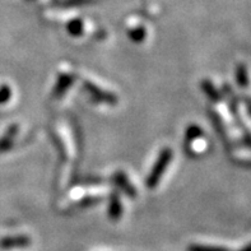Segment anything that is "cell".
I'll return each instance as SVG.
<instances>
[{
    "label": "cell",
    "mask_w": 251,
    "mask_h": 251,
    "mask_svg": "<svg viewBox=\"0 0 251 251\" xmlns=\"http://www.w3.org/2000/svg\"><path fill=\"white\" fill-rule=\"evenodd\" d=\"M29 245V239L25 236H9L0 240V248L1 249H14V248H25Z\"/></svg>",
    "instance_id": "cell-2"
},
{
    "label": "cell",
    "mask_w": 251,
    "mask_h": 251,
    "mask_svg": "<svg viewBox=\"0 0 251 251\" xmlns=\"http://www.w3.org/2000/svg\"><path fill=\"white\" fill-rule=\"evenodd\" d=\"M115 178H116V182L120 185L121 188L124 189V191H126L127 194L135 195V191H133V186H131V185L127 182L126 176L123 175V174H120V172H119V174H116V175H115Z\"/></svg>",
    "instance_id": "cell-6"
},
{
    "label": "cell",
    "mask_w": 251,
    "mask_h": 251,
    "mask_svg": "<svg viewBox=\"0 0 251 251\" xmlns=\"http://www.w3.org/2000/svg\"><path fill=\"white\" fill-rule=\"evenodd\" d=\"M189 251H228L225 248L220 246H204V245H193L189 248Z\"/></svg>",
    "instance_id": "cell-8"
},
{
    "label": "cell",
    "mask_w": 251,
    "mask_h": 251,
    "mask_svg": "<svg viewBox=\"0 0 251 251\" xmlns=\"http://www.w3.org/2000/svg\"><path fill=\"white\" fill-rule=\"evenodd\" d=\"M18 133V126L17 125H13L8 129V131L5 133L3 138H0V153L6 152L9 150L10 146L13 144V139L16 137V134Z\"/></svg>",
    "instance_id": "cell-4"
},
{
    "label": "cell",
    "mask_w": 251,
    "mask_h": 251,
    "mask_svg": "<svg viewBox=\"0 0 251 251\" xmlns=\"http://www.w3.org/2000/svg\"><path fill=\"white\" fill-rule=\"evenodd\" d=\"M121 216V204L119 201L118 195L115 194L111 198V203H110V217L112 220H118Z\"/></svg>",
    "instance_id": "cell-5"
},
{
    "label": "cell",
    "mask_w": 251,
    "mask_h": 251,
    "mask_svg": "<svg viewBox=\"0 0 251 251\" xmlns=\"http://www.w3.org/2000/svg\"><path fill=\"white\" fill-rule=\"evenodd\" d=\"M242 251H251V245H249L248 248H245V249H244V250H242Z\"/></svg>",
    "instance_id": "cell-10"
},
{
    "label": "cell",
    "mask_w": 251,
    "mask_h": 251,
    "mask_svg": "<svg viewBox=\"0 0 251 251\" xmlns=\"http://www.w3.org/2000/svg\"><path fill=\"white\" fill-rule=\"evenodd\" d=\"M10 97V89L8 86L0 87V103H4L9 100Z\"/></svg>",
    "instance_id": "cell-9"
},
{
    "label": "cell",
    "mask_w": 251,
    "mask_h": 251,
    "mask_svg": "<svg viewBox=\"0 0 251 251\" xmlns=\"http://www.w3.org/2000/svg\"><path fill=\"white\" fill-rule=\"evenodd\" d=\"M171 158H172L171 150H170V148H165V150H162L158 159H157V162L154 163V166H153L151 175L148 176V180H147L148 188H154V186H157L159 178L162 177L163 172L166 171L167 166L170 165Z\"/></svg>",
    "instance_id": "cell-1"
},
{
    "label": "cell",
    "mask_w": 251,
    "mask_h": 251,
    "mask_svg": "<svg viewBox=\"0 0 251 251\" xmlns=\"http://www.w3.org/2000/svg\"><path fill=\"white\" fill-rule=\"evenodd\" d=\"M237 80L241 87H245L249 84V78H248V69L245 65H240L237 68Z\"/></svg>",
    "instance_id": "cell-7"
},
{
    "label": "cell",
    "mask_w": 251,
    "mask_h": 251,
    "mask_svg": "<svg viewBox=\"0 0 251 251\" xmlns=\"http://www.w3.org/2000/svg\"><path fill=\"white\" fill-rule=\"evenodd\" d=\"M84 87L87 88L91 95L93 97L99 100V101H103V102H108V103H115L116 102V99H115V96H112L111 93H107V92H103L99 87H96L95 84H92L91 82H84Z\"/></svg>",
    "instance_id": "cell-3"
}]
</instances>
